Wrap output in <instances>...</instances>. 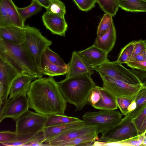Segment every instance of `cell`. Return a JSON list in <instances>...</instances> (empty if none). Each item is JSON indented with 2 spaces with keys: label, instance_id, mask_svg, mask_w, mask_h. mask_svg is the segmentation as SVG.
<instances>
[{
  "label": "cell",
  "instance_id": "6da1fadb",
  "mask_svg": "<svg viewBox=\"0 0 146 146\" xmlns=\"http://www.w3.org/2000/svg\"><path fill=\"white\" fill-rule=\"evenodd\" d=\"M29 108L48 117L64 115L66 101L52 77L35 79L27 94Z\"/></svg>",
  "mask_w": 146,
  "mask_h": 146
},
{
  "label": "cell",
  "instance_id": "7a4b0ae2",
  "mask_svg": "<svg viewBox=\"0 0 146 146\" xmlns=\"http://www.w3.org/2000/svg\"><path fill=\"white\" fill-rule=\"evenodd\" d=\"M0 58L19 74L29 75L35 79L42 77L43 74L24 42L15 45L0 39Z\"/></svg>",
  "mask_w": 146,
  "mask_h": 146
},
{
  "label": "cell",
  "instance_id": "3957f363",
  "mask_svg": "<svg viewBox=\"0 0 146 146\" xmlns=\"http://www.w3.org/2000/svg\"><path fill=\"white\" fill-rule=\"evenodd\" d=\"M59 89L68 103L80 111L88 102L90 92L96 85L91 75L86 74L65 78L57 82Z\"/></svg>",
  "mask_w": 146,
  "mask_h": 146
},
{
  "label": "cell",
  "instance_id": "277c9868",
  "mask_svg": "<svg viewBox=\"0 0 146 146\" xmlns=\"http://www.w3.org/2000/svg\"><path fill=\"white\" fill-rule=\"evenodd\" d=\"M48 118L47 116L27 110L15 121V131L18 139L27 141L42 131Z\"/></svg>",
  "mask_w": 146,
  "mask_h": 146
},
{
  "label": "cell",
  "instance_id": "5b68a950",
  "mask_svg": "<svg viewBox=\"0 0 146 146\" xmlns=\"http://www.w3.org/2000/svg\"><path fill=\"white\" fill-rule=\"evenodd\" d=\"M122 115L116 110H100L97 111L87 112L82 118L87 124L96 127L98 134H102L118 123L122 119Z\"/></svg>",
  "mask_w": 146,
  "mask_h": 146
},
{
  "label": "cell",
  "instance_id": "8992f818",
  "mask_svg": "<svg viewBox=\"0 0 146 146\" xmlns=\"http://www.w3.org/2000/svg\"><path fill=\"white\" fill-rule=\"evenodd\" d=\"M24 27V42L39 68L41 56L45 49L51 46L52 42L43 36L36 28L29 25H25Z\"/></svg>",
  "mask_w": 146,
  "mask_h": 146
},
{
  "label": "cell",
  "instance_id": "52a82bcc",
  "mask_svg": "<svg viewBox=\"0 0 146 146\" xmlns=\"http://www.w3.org/2000/svg\"><path fill=\"white\" fill-rule=\"evenodd\" d=\"M138 135V131L132 119L125 117L117 124L105 131L97 141L114 143Z\"/></svg>",
  "mask_w": 146,
  "mask_h": 146
},
{
  "label": "cell",
  "instance_id": "ba28073f",
  "mask_svg": "<svg viewBox=\"0 0 146 146\" xmlns=\"http://www.w3.org/2000/svg\"><path fill=\"white\" fill-rule=\"evenodd\" d=\"M93 69L98 72L101 77L108 76L129 84H141L137 77L129 69L116 61L106 62Z\"/></svg>",
  "mask_w": 146,
  "mask_h": 146
},
{
  "label": "cell",
  "instance_id": "9c48e42d",
  "mask_svg": "<svg viewBox=\"0 0 146 146\" xmlns=\"http://www.w3.org/2000/svg\"><path fill=\"white\" fill-rule=\"evenodd\" d=\"M27 94H23L9 98L3 104L0 105V122L7 118L15 121L28 110L29 104Z\"/></svg>",
  "mask_w": 146,
  "mask_h": 146
},
{
  "label": "cell",
  "instance_id": "30bf717a",
  "mask_svg": "<svg viewBox=\"0 0 146 146\" xmlns=\"http://www.w3.org/2000/svg\"><path fill=\"white\" fill-rule=\"evenodd\" d=\"M103 87L111 92L116 98L127 97L134 99L143 86L141 84H133L108 76L101 77Z\"/></svg>",
  "mask_w": 146,
  "mask_h": 146
},
{
  "label": "cell",
  "instance_id": "8fae6325",
  "mask_svg": "<svg viewBox=\"0 0 146 146\" xmlns=\"http://www.w3.org/2000/svg\"><path fill=\"white\" fill-rule=\"evenodd\" d=\"M19 74L13 67L0 58V105L7 100L11 85Z\"/></svg>",
  "mask_w": 146,
  "mask_h": 146
},
{
  "label": "cell",
  "instance_id": "7c38bea8",
  "mask_svg": "<svg viewBox=\"0 0 146 146\" xmlns=\"http://www.w3.org/2000/svg\"><path fill=\"white\" fill-rule=\"evenodd\" d=\"M97 131L96 127L87 124L69 129L49 141L46 146H62L64 143L78 137Z\"/></svg>",
  "mask_w": 146,
  "mask_h": 146
},
{
  "label": "cell",
  "instance_id": "4fadbf2b",
  "mask_svg": "<svg viewBox=\"0 0 146 146\" xmlns=\"http://www.w3.org/2000/svg\"><path fill=\"white\" fill-rule=\"evenodd\" d=\"M77 52L92 68L110 61L108 54L94 45Z\"/></svg>",
  "mask_w": 146,
  "mask_h": 146
},
{
  "label": "cell",
  "instance_id": "5bb4252c",
  "mask_svg": "<svg viewBox=\"0 0 146 146\" xmlns=\"http://www.w3.org/2000/svg\"><path fill=\"white\" fill-rule=\"evenodd\" d=\"M42 18L44 25L52 33L61 36H65L68 25L64 17L46 12L43 14Z\"/></svg>",
  "mask_w": 146,
  "mask_h": 146
},
{
  "label": "cell",
  "instance_id": "9a60e30c",
  "mask_svg": "<svg viewBox=\"0 0 146 146\" xmlns=\"http://www.w3.org/2000/svg\"><path fill=\"white\" fill-rule=\"evenodd\" d=\"M67 68L66 78L86 74L91 75L94 73L93 68L75 51L72 53L71 59L67 64Z\"/></svg>",
  "mask_w": 146,
  "mask_h": 146
},
{
  "label": "cell",
  "instance_id": "2e32d148",
  "mask_svg": "<svg viewBox=\"0 0 146 146\" xmlns=\"http://www.w3.org/2000/svg\"><path fill=\"white\" fill-rule=\"evenodd\" d=\"M24 27L15 26H0V39L13 44H21L25 42Z\"/></svg>",
  "mask_w": 146,
  "mask_h": 146
},
{
  "label": "cell",
  "instance_id": "e0dca14e",
  "mask_svg": "<svg viewBox=\"0 0 146 146\" xmlns=\"http://www.w3.org/2000/svg\"><path fill=\"white\" fill-rule=\"evenodd\" d=\"M86 124L83 120H80L73 122L45 127L42 130L44 136V143L45 145L49 141L66 131Z\"/></svg>",
  "mask_w": 146,
  "mask_h": 146
},
{
  "label": "cell",
  "instance_id": "ac0fdd59",
  "mask_svg": "<svg viewBox=\"0 0 146 146\" xmlns=\"http://www.w3.org/2000/svg\"><path fill=\"white\" fill-rule=\"evenodd\" d=\"M34 80L35 79L29 75L19 74L11 85L9 92V98L14 97L21 94H27L32 81Z\"/></svg>",
  "mask_w": 146,
  "mask_h": 146
},
{
  "label": "cell",
  "instance_id": "d6986e66",
  "mask_svg": "<svg viewBox=\"0 0 146 146\" xmlns=\"http://www.w3.org/2000/svg\"><path fill=\"white\" fill-rule=\"evenodd\" d=\"M116 39V31L113 23L106 33L101 36H97L93 45L108 54L113 48Z\"/></svg>",
  "mask_w": 146,
  "mask_h": 146
},
{
  "label": "cell",
  "instance_id": "ffe728a7",
  "mask_svg": "<svg viewBox=\"0 0 146 146\" xmlns=\"http://www.w3.org/2000/svg\"><path fill=\"white\" fill-rule=\"evenodd\" d=\"M39 68L42 74L52 77L66 74L68 71L67 66L57 65L50 61L44 52L41 57Z\"/></svg>",
  "mask_w": 146,
  "mask_h": 146
},
{
  "label": "cell",
  "instance_id": "44dd1931",
  "mask_svg": "<svg viewBox=\"0 0 146 146\" xmlns=\"http://www.w3.org/2000/svg\"><path fill=\"white\" fill-rule=\"evenodd\" d=\"M101 98L99 101L93 107L104 110H116L118 108L116 97L107 89L100 86Z\"/></svg>",
  "mask_w": 146,
  "mask_h": 146
},
{
  "label": "cell",
  "instance_id": "7402d4cb",
  "mask_svg": "<svg viewBox=\"0 0 146 146\" xmlns=\"http://www.w3.org/2000/svg\"><path fill=\"white\" fill-rule=\"evenodd\" d=\"M132 110L125 116L132 119L136 117L146 108V87L143 86L137 93L133 101Z\"/></svg>",
  "mask_w": 146,
  "mask_h": 146
},
{
  "label": "cell",
  "instance_id": "603a6c76",
  "mask_svg": "<svg viewBox=\"0 0 146 146\" xmlns=\"http://www.w3.org/2000/svg\"><path fill=\"white\" fill-rule=\"evenodd\" d=\"M98 134L97 131L67 141L62 146H94L95 141L99 139Z\"/></svg>",
  "mask_w": 146,
  "mask_h": 146
},
{
  "label": "cell",
  "instance_id": "cb8c5ba5",
  "mask_svg": "<svg viewBox=\"0 0 146 146\" xmlns=\"http://www.w3.org/2000/svg\"><path fill=\"white\" fill-rule=\"evenodd\" d=\"M7 12L14 25L23 28L25 21L20 15L17 7L12 0H2Z\"/></svg>",
  "mask_w": 146,
  "mask_h": 146
},
{
  "label": "cell",
  "instance_id": "d4e9b609",
  "mask_svg": "<svg viewBox=\"0 0 146 146\" xmlns=\"http://www.w3.org/2000/svg\"><path fill=\"white\" fill-rule=\"evenodd\" d=\"M119 5L127 11L146 12V2L141 0H119Z\"/></svg>",
  "mask_w": 146,
  "mask_h": 146
},
{
  "label": "cell",
  "instance_id": "484cf974",
  "mask_svg": "<svg viewBox=\"0 0 146 146\" xmlns=\"http://www.w3.org/2000/svg\"><path fill=\"white\" fill-rule=\"evenodd\" d=\"M144 138V133L138 135L121 141L114 143H106L96 141L95 146L121 145L126 146H141Z\"/></svg>",
  "mask_w": 146,
  "mask_h": 146
},
{
  "label": "cell",
  "instance_id": "4316f807",
  "mask_svg": "<svg viewBox=\"0 0 146 146\" xmlns=\"http://www.w3.org/2000/svg\"><path fill=\"white\" fill-rule=\"evenodd\" d=\"M42 7L36 1L32 0L31 4L28 6L24 8L17 7V9L21 18L25 21L29 18L40 12Z\"/></svg>",
  "mask_w": 146,
  "mask_h": 146
},
{
  "label": "cell",
  "instance_id": "83f0119b",
  "mask_svg": "<svg viewBox=\"0 0 146 146\" xmlns=\"http://www.w3.org/2000/svg\"><path fill=\"white\" fill-rule=\"evenodd\" d=\"M79 118L64 115L56 114L48 117L45 127L73 122L80 120Z\"/></svg>",
  "mask_w": 146,
  "mask_h": 146
},
{
  "label": "cell",
  "instance_id": "f1b7e54d",
  "mask_svg": "<svg viewBox=\"0 0 146 146\" xmlns=\"http://www.w3.org/2000/svg\"><path fill=\"white\" fill-rule=\"evenodd\" d=\"M100 7L106 13L114 16L119 7V0H96Z\"/></svg>",
  "mask_w": 146,
  "mask_h": 146
},
{
  "label": "cell",
  "instance_id": "f546056e",
  "mask_svg": "<svg viewBox=\"0 0 146 146\" xmlns=\"http://www.w3.org/2000/svg\"><path fill=\"white\" fill-rule=\"evenodd\" d=\"M135 44V41L130 42L121 50L116 60L119 63L126 64L129 61L131 56Z\"/></svg>",
  "mask_w": 146,
  "mask_h": 146
},
{
  "label": "cell",
  "instance_id": "4dcf8cb0",
  "mask_svg": "<svg viewBox=\"0 0 146 146\" xmlns=\"http://www.w3.org/2000/svg\"><path fill=\"white\" fill-rule=\"evenodd\" d=\"M112 16L107 13L104 15L98 27L97 36H102L109 30L113 23Z\"/></svg>",
  "mask_w": 146,
  "mask_h": 146
},
{
  "label": "cell",
  "instance_id": "1f68e13d",
  "mask_svg": "<svg viewBox=\"0 0 146 146\" xmlns=\"http://www.w3.org/2000/svg\"><path fill=\"white\" fill-rule=\"evenodd\" d=\"M46 12L64 17L66 13L65 5L60 0H51L50 3L46 9Z\"/></svg>",
  "mask_w": 146,
  "mask_h": 146
},
{
  "label": "cell",
  "instance_id": "d6a6232c",
  "mask_svg": "<svg viewBox=\"0 0 146 146\" xmlns=\"http://www.w3.org/2000/svg\"><path fill=\"white\" fill-rule=\"evenodd\" d=\"M133 99L127 97L117 98V106L122 115L125 116L129 113L130 106Z\"/></svg>",
  "mask_w": 146,
  "mask_h": 146
},
{
  "label": "cell",
  "instance_id": "836d02e7",
  "mask_svg": "<svg viewBox=\"0 0 146 146\" xmlns=\"http://www.w3.org/2000/svg\"><path fill=\"white\" fill-rule=\"evenodd\" d=\"M45 54L51 62L60 66L67 67L66 64L63 59L56 53L51 50L49 47H47L44 51Z\"/></svg>",
  "mask_w": 146,
  "mask_h": 146
},
{
  "label": "cell",
  "instance_id": "e575fe53",
  "mask_svg": "<svg viewBox=\"0 0 146 146\" xmlns=\"http://www.w3.org/2000/svg\"><path fill=\"white\" fill-rule=\"evenodd\" d=\"M14 26L7 12L2 0H0V26Z\"/></svg>",
  "mask_w": 146,
  "mask_h": 146
},
{
  "label": "cell",
  "instance_id": "d590c367",
  "mask_svg": "<svg viewBox=\"0 0 146 146\" xmlns=\"http://www.w3.org/2000/svg\"><path fill=\"white\" fill-rule=\"evenodd\" d=\"M17 134L15 131H4L0 132V143H9L18 139Z\"/></svg>",
  "mask_w": 146,
  "mask_h": 146
},
{
  "label": "cell",
  "instance_id": "8d00e7d4",
  "mask_svg": "<svg viewBox=\"0 0 146 146\" xmlns=\"http://www.w3.org/2000/svg\"><path fill=\"white\" fill-rule=\"evenodd\" d=\"M44 140V133L42 131L30 138L23 146H45Z\"/></svg>",
  "mask_w": 146,
  "mask_h": 146
},
{
  "label": "cell",
  "instance_id": "74e56055",
  "mask_svg": "<svg viewBox=\"0 0 146 146\" xmlns=\"http://www.w3.org/2000/svg\"><path fill=\"white\" fill-rule=\"evenodd\" d=\"M81 10L87 12L95 6L96 0H73Z\"/></svg>",
  "mask_w": 146,
  "mask_h": 146
},
{
  "label": "cell",
  "instance_id": "f35d334b",
  "mask_svg": "<svg viewBox=\"0 0 146 146\" xmlns=\"http://www.w3.org/2000/svg\"><path fill=\"white\" fill-rule=\"evenodd\" d=\"M99 87V86L95 85L89 94L88 100V103L92 107L100 99L101 94Z\"/></svg>",
  "mask_w": 146,
  "mask_h": 146
},
{
  "label": "cell",
  "instance_id": "ab89813d",
  "mask_svg": "<svg viewBox=\"0 0 146 146\" xmlns=\"http://www.w3.org/2000/svg\"><path fill=\"white\" fill-rule=\"evenodd\" d=\"M145 50H146L145 40L140 39L135 41L134 49L129 61H132L137 54Z\"/></svg>",
  "mask_w": 146,
  "mask_h": 146
},
{
  "label": "cell",
  "instance_id": "60d3db41",
  "mask_svg": "<svg viewBox=\"0 0 146 146\" xmlns=\"http://www.w3.org/2000/svg\"><path fill=\"white\" fill-rule=\"evenodd\" d=\"M126 64L132 69L146 71V61L145 60L141 61H129Z\"/></svg>",
  "mask_w": 146,
  "mask_h": 146
},
{
  "label": "cell",
  "instance_id": "b9f144b4",
  "mask_svg": "<svg viewBox=\"0 0 146 146\" xmlns=\"http://www.w3.org/2000/svg\"><path fill=\"white\" fill-rule=\"evenodd\" d=\"M129 70L137 77L143 86L146 87V71L132 68Z\"/></svg>",
  "mask_w": 146,
  "mask_h": 146
},
{
  "label": "cell",
  "instance_id": "7bdbcfd3",
  "mask_svg": "<svg viewBox=\"0 0 146 146\" xmlns=\"http://www.w3.org/2000/svg\"><path fill=\"white\" fill-rule=\"evenodd\" d=\"M146 117V108L140 114L132 120L138 131Z\"/></svg>",
  "mask_w": 146,
  "mask_h": 146
},
{
  "label": "cell",
  "instance_id": "ee69618b",
  "mask_svg": "<svg viewBox=\"0 0 146 146\" xmlns=\"http://www.w3.org/2000/svg\"><path fill=\"white\" fill-rule=\"evenodd\" d=\"M146 58V50H145L137 54L132 61H141L145 60Z\"/></svg>",
  "mask_w": 146,
  "mask_h": 146
},
{
  "label": "cell",
  "instance_id": "f6af8a7d",
  "mask_svg": "<svg viewBox=\"0 0 146 146\" xmlns=\"http://www.w3.org/2000/svg\"><path fill=\"white\" fill-rule=\"evenodd\" d=\"M40 4L42 7L46 9L48 7L50 2L51 0H35Z\"/></svg>",
  "mask_w": 146,
  "mask_h": 146
},
{
  "label": "cell",
  "instance_id": "bcb514c9",
  "mask_svg": "<svg viewBox=\"0 0 146 146\" xmlns=\"http://www.w3.org/2000/svg\"><path fill=\"white\" fill-rule=\"evenodd\" d=\"M146 132V117L142 123L139 129L138 135L144 133Z\"/></svg>",
  "mask_w": 146,
  "mask_h": 146
},
{
  "label": "cell",
  "instance_id": "7dc6e473",
  "mask_svg": "<svg viewBox=\"0 0 146 146\" xmlns=\"http://www.w3.org/2000/svg\"><path fill=\"white\" fill-rule=\"evenodd\" d=\"M141 146H146V132L144 133V139Z\"/></svg>",
  "mask_w": 146,
  "mask_h": 146
},
{
  "label": "cell",
  "instance_id": "c3c4849f",
  "mask_svg": "<svg viewBox=\"0 0 146 146\" xmlns=\"http://www.w3.org/2000/svg\"><path fill=\"white\" fill-rule=\"evenodd\" d=\"M142 0V1H143L146 2V0Z\"/></svg>",
  "mask_w": 146,
  "mask_h": 146
},
{
  "label": "cell",
  "instance_id": "681fc988",
  "mask_svg": "<svg viewBox=\"0 0 146 146\" xmlns=\"http://www.w3.org/2000/svg\"><path fill=\"white\" fill-rule=\"evenodd\" d=\"M145 60H146V59H145Z\"/></svg>",
  "mask_w": 146,
  "mask_h": 146
}]
</instances>
